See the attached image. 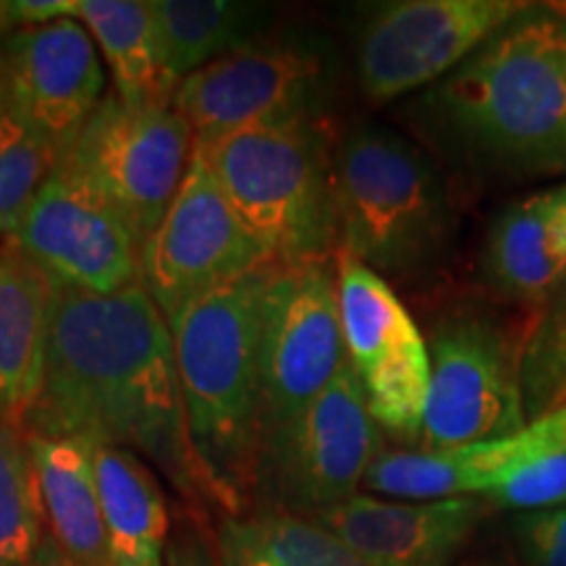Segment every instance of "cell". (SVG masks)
<instances>
[{"mask_svg":"<svg viewBox=\"0 0 566 566\" xmlns=\"http://www.w3.org/2000/svg\"><path fill=\"white\" fill-rule=\"evenodd\" d=\"M21 430L126 449L187 499H208L174 334L142 283L108 296L55 286L45 380Z\"/></svg>","mask_w":566,"mask_h":566,"instance_id":"1","label":"cell"},{"mask_svg":"<svg viewBox=\"0 0 566 566\" xmlns=\"http://www.w3.org/2000/svg\"><path fill=\"white\" fill-rule=\"evenodd\" d=\"M412 113L438 150L472 171L566 174V6L530 3Z\"/></svg>","mask_w":566,"mask_h":566,"instance_id":"2","label":"cell"},{"mask_svg":"<svg viewBox=\"0 0 566 566\" xmlns=\"http://www.w3.org/2000/svg\"><path fill=\"white\" fill-rule=\"evenodd\" d=\"M271 265L205 294L171 325L187 433L208 499L244 514L260 443V304Z\"/></svg>","mask_w":566,"mask_h":566,"instance_id":"3","label":"cell"},{"mask_svg":"<svg viewBox=\"0 0 566 566\" xmlns=\"http://www.w3.org/2000/svg\"><path fill=\"white\" fill-rule=\"evenodd\" d=\"M338 250L380 279L433 273L454 242L457 212L436 163L386 126L363 124L336 139Z\"/></svg>","mask_w":566,"mask_h":566,"instance_id":"4","label":"cell"},{"mask_svg":"<svg viewBox=\"0 0 566 566\" xmlns=\"http://www.w3.org/2000/svg\"><path fill=\"white\" fill-rule=\"evenodd\" d=\"M336 139L331 118H296L197 142L271 263L336 258Z\"/></svg>","mask_w":566,"mask_h":566,"instance_id":"5","label":"cell"},{"mask_svg":"<svg viewBox=\"0 0 566 566\" xmlns=\"http://www.w3.org/2000/svg\"><path fill=\"white\" fill-rule=\"evenodd\" d=\"M192 150V126L174 103L129 105L108 92L53 171L108 208L142 252L179 195Z\"/></svg>","mask_w":566,"mask_h":566,"instance_id":"6","label":"cell"},{"mask_svg":"<svg viewBox=\"0 0 566 566\" xmlns=\"http://www.w3.org/2000/svg\"><path fill=\"white\" fill-rule=\"evenodd\" d=\"M338 59L334 42L307 27H283L187 76L174 95L195 142L254 126L331 118Z\"/></svg>","mask_w":566,"mask_h":566,"instance_id":"7","label":"cell"},{"mask_svg":"<svg viewBox=\"0 0 566 566\" xmlns=\"http://www.w3.org/2000/svg\"><path fill=\"white\" fill-rule=\"evenodd\" d=\"M522 346L525 336L475 307L438 317L428 336L430 391L417 449H459L525 430Z\"/></svg>","mask_w":566,"mask_h":566,"instance_id":"8","label":"cell"},{"mask_svg":"<svg viewBox=\"0 0 566 566\" xmlns=\"http://www.w3.org/2000/svg\"><path fill=\"white\" fill-rule=\"evenodd\" d=\"M260 443L300 417L346 365L336 258L273 263L260 304Z\"/></svg>","mask_w":566,"mask_h":566,"instance_id":"9","label":"cell"},{"mask_svg":"<svg viewBox=\"0 0 566 566\" xmlns=\"http://www.w3.org/2000/svg\"><path fill=\"white\" fill-rule=\"evenodd\" d=\"M384 451L378 422L346 363L313 405L258 451L252 495L268 512L313 520L357 495Z\"/></svg>","mask_w":566,"mask_h":566,"instance_id":"10","label":"cell"},{"mask_svg":"<svg viewBox=\"0 0 566 566\" xmlns=\"http://www.w3.org/2000/svg\"><path fill=\"white\" fill-rule=\"evenodd\" d=\"M268 263L195 142L179 195L142 250L139 283L171 328L205 294Z\"/></svg>","mask_w":566,"mask_h":566,"instance_id":"11","label":"cell"},{"mask_svg":"<svg viewBox=\"0 0 566 566\" xmlns=\"http://www.w3.org/2000/svg\"><path fill=\"white\" fill-rule=\"evenodd\" d=\"M336 283L346 363L373 420L417 443L430 391L428 338L391 283L344 250L336 252Z\"/></svg>","mask_w":566,"mask_h":566,"instance_id":"12","label":"cell"},{"mask_svg":"<svg viewBox=\"0 0 566 566\" xmlns=\"http://www.w3.org/2000/svg\"><path fill=\"white\" fill-rule=\"evenodd\" d=\"M522 0H394L373 9L357 40V76L375 105L428 90L520 17Z\"/></svg>","mask_w":566,"mask_h":566,"instance_id":"13","label":"cell"},{"mask_svg":"<svg viewBox=\"0 0 566 566\" xmlns=\"http://www.w3.org/2000/svg\"><path fill=\"white\" fill-rule=\"evenodd\" d=\"M6 242L24 252L55 286L118 294L139 283L142 252L108 208L51 171Z\"/></svg>","mask_w":566,"mask_h":566,"instance_id":"14","label":"cell"},{"mask_svg":"<svg viewBox=\"0 0 566 566\" xmlns=\"http://www.w3.org/2000/svg\"><path fill=\"white\" fill-rule=\"evenodd\" d=\"M0 66L21 111L55 160L105 101V66L87 27L76 19L27 27L0 40Z\"/></svg>","mask_w":566,"mask_h":566,"instance_id":"15","label":"cell"},{"mask_svg":"<svg viewBox=\"0 0 566 566\" xmlns=\"http://www.w3.org/2000/svg\"><path fill=\"white\" fill-rule=\"evenodd\" d=\"M483 514L485 501L478 495L384 501L357 493L313 522L344 541L367 566H451Z\"/></svg>","mask_w":566,"mask_h":566,"instance_id":"16","label":"cell"},{"mask_svg":"<svg viewBox=\"0 0 566 566\" xmlns=\"http://www.w3.org/2000/svg\"><path fill=\"white\" fill-rule=\"evenodd\" d=\"M566 433V405L525 430L495 441L443 451H384L363 480L373 493L405 501H441L485 495L520 464L543 454Z\"/></svg>","mask_w":566,"mask_h":566,"instance_id":"17","label":"cell"},{"mask_svg":"<svg viewBox=\"0 0 566 566\" xmlns=\"http://www.w3.org/2000/svg\"><path fill=\"white\" fill-rule=\"evenodd\" d=\"M495 300L541 310L566 281V184L509 202L495 216L480 258Z\"/></svg>","mask_w":566,"mask_h":566,"instance_id":"18","label":"cell"},{"mask_svg":"<svg viewBox=\"0 0 566 566\" xmlns=\"http://www.w3.org/2000/svg\"><path fill=\"white\" fill-rule=\"evenodd\" d=\"M55 283L0 239V420L24 428L45 380Z\"/></svg>","mask_w":566,"mask_h":566,"instance_id":"19","label":"cell"},{"mask_svg":"<svg viewBox=\"0 0 566 566\" xmlns=\"http://www.w3.org/2000/svg\"><path fill=\"white\" fill-rule=\"evenodd\" d=\"M24 436L55 546L82 566H111L95 446L71 436Z\"/></svg>","mask_w":566,"mask_h":566,"instance_id":"20","label":"cell"},{"mask_svg":"<svg viewBox=\"0 0 566 566\" xmlns=\"http://www.w3.org/2000/svg\"><path fill=\"white\" fill-rule=\"evenodd\" d=\"M111 566H166L168 504L153 467L116 446H95Z\"/></svg>","mask_w":566,"mask_h":566,"instance_id":"21","label":"cell"},{"mask_svg":"<svg viewBox=\"0 0 566 566\" xmlns=\"http://www.w3.org/2000/svg\"><path fill=\"white\" fill-rule=\"evenodd\" d=\"M76 21L87 27L111 69L113 92L129 105L174 103L179 82L168 71L150 0H76Z\"/></svg>","mask_w":566,"mask_h":566,"instance_id":"22","label":"cell"},{"mask_svg":"<svg viewBox=\"0 0 566 566\" xmlns=\"http://www.w3.org/2000/svg\"><path fill=\"white\" fill-rule=\"evenodd\" d=\"M176 82L273 32L275 11L242 0H150Z\"/></svg>","mask_w":566,"mask_h":566,"instance_id":"23","label":"cell"},{"mask_svg":"<svg viewBox=\"0 0 566 566\" xmlns=\"http://www.w3.org/2000/svg\"><path fill=\"white\" fill-rule=\"evenodd\" d=\"M221 566H367L334 533L286 512L229 514L218 530Z\"/></svg>","mask_w":566,"mask_h":566,"instance_id":"24","label":"cell"},{"mask_svg":"<svg viewBox=\"0 0 566 566\" xmlns=\"http://www.w3.org/2000/svg\"><path fill=\"white\" fill-rule=\"evenodd\" d=\"M38 472L24 430L0 420V566H27L42 548Z\"/></svg>","mask_w":566,"mask_h":566,"instance_id":"25","label":"cell"},{"mask_svg":"<svg viewBox=\"0 0 566 566\" xmlns=\"http://www.w3.org/2000/svg\"><path fill=\"white\" fill-rule=\"evenodd\" d=\"M53 166L55 153L21 111L0 66V239L11 237Z\"/></svg>","mask_w":566,"mask_h":566,"instance_id":"26","label":"cell"},{"mask_svg":"<svg viewBox=\"0 0 566 566\" xmlns=\"http://www.w3.org/2000/svg\"><path fill=\"white\" fill-rule=\"evenodd\" d=\"M522 399L527 422L566 405V281L527 323L522 346Z\"/></svg>","mask_w":566,"mask_h":566,"instance_id":"27","label":"cell"},{"mask_svg":"<svg viewBox=\"0 0 566 566\" xmlns=\"http://www.w3.org/2000/svg\"><path fill=\"white\" fill-rule=\"evenodd\" d=\"M495 506L535 512L566 504V433L543 454L520 464L485 495Z\"/></svg>","mask_w":566,"mask_h":566,"instance_id":"28","label":"cell"},{"mask_svg":"<svg viewBox=\"0 0 566 566\" xmlns=\"http://www.w3.org/2000/svg\"><path fill=\"white\" fill-rule=\"evenodd\" d=\"M514 537L527 566H566V504L520 512Z\"/></svg>","mask_w":566,"mask_h":566,"instance_id":"29","label":"cell"},{"mask_svg":"<svg viewBox=\"0 0 566 566\" xmlns=\"http://www.w3.org/2000/svg\"><path fill=\"white\" fill-rule=\"evenodd\" d=\"M166 566H221L210 543L192 527H184L168 541Z\"/></svg>","mask_w":566,"mask_h":566,"instance_id":"30","label":"cell"},{"mask_svg":"<svg viewBox=\"0 0 566 566\" xmlns=\"http://www.w3.org/2000/svg\"><path fill=\"white\" fill-rule=\"evenodd\" d=\"M27 566H82V564L63 554V551L55 546V543H42L38 556H34Z\"/></svg>","mask_w":566,"mask_h":566,"instance_id":"31","label":"cell"},{"mask_svg":"<svg viewBox=\"0 0 566 566\" xmlns=\"http://www.w3.org/2000/svg\"><path fill=\"white\" fill-rule=\"evenodd\" d=\"M470 566H512L506 562H478V564H470Z\"/></svg>","mask_w":566,"mask_h":566,"instance_id":"32","label":"cell"},{"mask_svg":"<svg viewBox=\"0 0 566 566\" xmlns=\"http://www.w3.org/2000/svg\"><path fill=\"white\" fill-rule=\"evenodd\" d=\"M564 6H566V3H564Z\"/></svg>","mask_w":566,"mask_h":566,"instance_id":"33","label":"cell"}]
</instances>
